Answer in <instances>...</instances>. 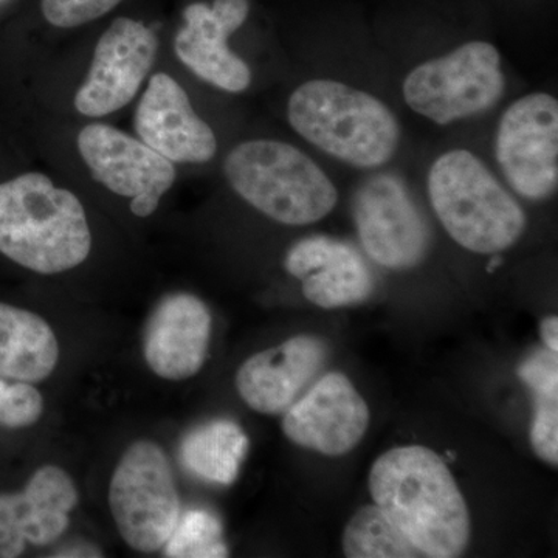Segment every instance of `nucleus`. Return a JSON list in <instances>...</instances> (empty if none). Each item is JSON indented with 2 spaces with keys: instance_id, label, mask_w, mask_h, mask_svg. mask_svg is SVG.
<instances>
[{
  "instance_id": "nucleus-26",
  "label": "nucleus",
  "mask_w": 558,
  "mask_h": 558,
  "mask_svg": "<svg viewBox=\"0 0 558 558\" xmlns=\"http://www.w3.org/2000/svg\"><path fill=\"white\" fill-rule=\"evenodd\" d=\"M519 376L534 395H558L557 352L548 348L534 352L521 363Z\"/></svg>"
},
{
  "instance_id": "nucleus-15",
  "label": "nucleus",
  "mask_w": 558,
  "mask_h": 558,
  "mask_svg": "<svg viewBox=\"0 0 558 558\" xmlns=\"http://www.w3.org/2000/svg\"><path fill=\"white\" fill-rule=\"evenodd\" d=\"M143 143L172 163H207L218 153V140L197 116L186 92L168 73H156L134 116Z\"/></svg>"
},
{
  "instance_id": "nucleus-10",
  "label": "nucleus",
  "mask_w": 558,
  "mask_h": 558,
  "mask_svg": "<svg viewBox=\"0 0 558 558\" xmlns=\"http://www.w3.org/2000/svg\"><path fill=\"white\" fill-rule=\"evenodd\" d=\"M354 219L363 248L385 269H413L427 256V220L396 175H374L360 186Z\"/></svg>"
},
{
  "instance_id": "nucleus-13",
  "label": "nucleus",
  "mask_w": 558,
  "mask_h": 558,
  "mask_svg": "<svg viewBox=\"0 0 558 558\" xmlns=\"http://www.w3.org/2000/svg\"><path fill=\"white\" fill-rule=\"evenodd\" d=\"M250 14V0H213L183 10V27L174 39L175 54L197 76L220 90L241 94L252 83L245 61L230 50L229 39Z\"/></svg>"
},
{
  "instance_id": "nucleus-3",
  "label": "nucleus",
  "mask_w": 558,
  "mask_h": 558,
  "mask_svg": "<svg viewBox=\"0 0 558 558\" xmlns=\"http://www.w3.org/2000/svg\"><path fill=\"white\" fill-rule=\"evenodd\" d=\"M288 119L301 137L360 170H376L399 148V120L368 92L333 80L301 84L289 98Z\"/></svg>"
},
{
  "instance_id": "nucleus-1",
  "label": "nucleus",
  "mask_w": 558,
  "mask_h": 558,
  "mask_svg": "<svg viewBox=\"0 0 558 558\" xmlns=\"http://www.w3.org/2000/svg\"><path fill=\"white\" fill-rule=\"evenodd\" d=\"M374 505L384 510L422 556L454 558L468 549L470 515L446 462L427 447H398L369 473Z\"/></svg>"
},
{
  "instance_id": "nucleus-14",
  "label": "nucleus",
  "mask_w": 558,
  "mask_h": 558,
  "mask_svg": "<svg viewBox=\"0 0 558 558\" xmlns=\"http://www.w3.org/2000/svg\"><path fill=\"white\" fill-rule=\"evenodd\" d=\"M78 498L72 476L58 465L36 470L20 494H0V558L20 557L27 543L57 542Z\"/></svg>"
},
{
  "instance_id": "nucleus-11",
  "label": "nucleus",
  "mask_w": 558,
  "mask_h": 558,
  "mask_svg": "<svg viewBox=\"0 0 558 558\" xmlns=\"http://www.w3.org/2000/svg\"><path fill=\"white\" fill-rule=\"evenodd\" d=\"M159 40L143 22L119 17L98 40L87 78L75 95L81 116H110L137 97L156 62Z\"/></svg>"
},
{
  "instance_id": "nucleus-29",
  "label": "nucleus",
  "mask_w": 558,
  "mask_h": 558,
  "mask_svg": "<svg viewBox=\"0 0 558 558\" xmlns=\"http://www.w3.org/2000/svg\"><path fill=\"white\" fill-rule=\"evenodd\" d=\"M499 264H501V258H495L494 260H492L490 266H488V271L494 270L495 267L499 266Z\"/></svg>"
},
{
  "instance_id": "nucleus-5",
  "label": "nucleus",
  "mask_w": 558,
  "mask_h": 558,
  "mask_svg": "<svg viewBox=\"0 0 558 558\" xmlns=\"http://www.w3.org/2000/svg\"><path fill=\"white\" fill-rule=\"evenodd\" d=\"M223 172L253 208L284 226H310L336 208L339 191L303 150L277 140H250L230 150Z\"/></svg>"
},
{
  "instance_id": "nucleus-4",
  "label": "nucleus",
  "mask_w": 558,
  "mask_h": 558,
  "mask_svg": "<svg viewBox=\"0 0 558 558\" xmlns=\"http://www.w3.org/2000/svg\"><path fill=\"white\" fill-rule=\"evenodd\" d=\"M428 196L451 240L481 255L512 247L526 230V215L490 170L465 149L436 159L428 172Z\"/></svg>"
},
{
  "instance_id": "nucleus-17",
  "label": "nucleus",
  "mask_w": 558,
  "mask_h": 558,
  "mask_svg": "<svg viewBox=\"0 0 558 558\" xmlns=\"http://www.w3.org/2000/svg\"><path fill=\"white\" fill-rule=\"evenodd\" d=\"M207 304L191 293H171L157 304L143 337V354L161 379L186 380L207 360L211 337Z\"/></svg>"
},
{
  "instance_id": "nucleus-21",
  "label": "nucleus",
  "mask_w": 558,
  "mask_h": 558,
  "mask_svg": "<svg viewBox=\"0 0 558 558\" xmlns=\"http://www.w3.org/2000/svg\"><path fill=\"white\" fill-rule=\"evenodd\" d=\"M343 553L349 558H414L421 550L376 505L363 506L343 532Z\"/></svg>"
},
{
  "instance_id": "nucleus-28",
  "label": "nucleus",
  "mask_w": 558,
  "mask_h": 558,
  "mask_svg": "<svg viewBox=\"0 0 558 558\" xmlns=\"http://www.w3.org/2000/svg\"><path fill=\"white\" fill-rule=\"evenodd\" d=\"M101 550L94 546H76V548L64 549L62 554H54V557H101Z\"/></svg>"
},
{
  "instance_id": "nucleus-19",
  "label": "nucleus",
  "mask_w": 558,
  "mask_h": 558,
  "mask_svg": "<svg viewBox=\"0 0 558 558\" xmlns=\"http://www.w3.org/2000/svg\"><path fill=\"white\" fill-rule=\"evenodd\" d=\"M60 344L49 323L0 303V377L39 384L57 368Z\"/></svg>"
},
{
  "instance_id": "nucleus-22",
  "label": "nucleus",
  "mask_w": 558,
  "mask_h": 558,
  "mask_svg": "<svg viewBox=\"0 0 558 558\" xmlns=\"http://www.w3.org/2000/svg\"><path fill=\"white\" fill-rule=\"evenodd\" d=\"M168 558H222L229 548L222 539V524L218 517L204 509L180 513L178 524L165 543Z\"/></svg>"
},
{
  "instance_id": "nucleus-7",
  "label": "nucleus",
  "mask_w": 558,
  "mask_h": 558,
  "mask_svg": "<svg viewBox=\"0 0 558 558\" xmlns=\"http://www.w3.org/2000/svg\"><path fill=\"white\" fill-rule=\"evenodd\" d=\"M109 506L132 549L163 548L182 512L174 472L159 444L142 439L124 451L110 480Z\"/></svg>"
},
{
  "instance_id": "nucleus-12",
  "label": "nucleus",
  "mask_w": 558,
  "mask_h": 558,
  "mask_svg": "<svg viewBox=\"0 0 558 558\" xmlns=\"http://www.w3.org/2000/svg\"><path fill=\"white\" fill-rule=\"evenodd\" d=\"M368 425V403L341 373L323 376L282 417V432L290 442L325 457L354 450Z\"/></svg>"
},
{
  "instance_id": "nucleus-9",
  "label": "nucleus",
  "mask_w": 558,
  "mask_h": 558,
  "mask_svg": "<svg viewBox=\"0 0 558 558\" xmlns=\"http://www.w3.org/2000/svg\"><path fill=\"white\" fill-rule=\"evenodd\" d=\"M76 143L92 178L112 193L130 197L131 211L138 218L156 213L178 178L167 157L108 124H89Z\"/></svg>"
},
{
  "instance_id": "nucleus-16",
  "label": "nucleus",
  "mask_w": 558,
  "mask_h": 558,
  "mask_svg": "<svg viewBox=\"0 0 558 558\" xmlns=\"http://www.w3.org/2000/svg\"><path fill=\"white\" fill-rule=\"evenodd\" d=\"M328 357L325 341L296 336L242 363L236 388L250 409L260 414H284L306 391Z\"/></svg>"
},
{
  "instance_id": "nucleus-18",
  "label": "nucleus",
  "mask_w": 558,
  "mask_h": 558,
  "mask_svg": "<svg viewBox=\"0 0 558 558\" xmlns=\"http://www.w3.org/2000/svg\"><path fill=\"white\" fill-rule=\"evenodd\" d=\"M286 270L303 281V293L323 310L357 306L369 299L374 278L362 255L328 236L301 240L289 250Z\"/></svg>"
},
{
  "instance_id": "nucleus-2",
  "label": "nucleus",
  "mask_w": 558,
  "mask_h": 558,
  "mask_svg": "<svg viewBox=\"0 0 558 558\" xmlns=\"http://www.w3.org/2000/svg\"><path fill=\"white\" fill-rule=\"evenodd\" d=\"M86 209L43 172L0 183V253L24 269L57 275L90 255Z\"/></svg>"
},
{
  "instance_id": "nucleus-6",
  "label": "nucleus",
  "mask_w": 558,
  "mask_h": 558,
  "mask_svg": "<svg viewBox=\"0 0 558 558\" xmlns=\"http://www.w3.org/2000/svg\"><path fill=\"white\" fill-rule=\"evenodd\" d=\"M501 54L486 40H470L446 57L424 62L403 81V97L439 126L494 108L505 95Z\"/></svg>"
},
{
  "instance_id": "nucleus-8",
  "label": "nucleus",
  "mask_w": 558,
  "mask_h": 558,
  "mask_svg": "<svg viewBox=\"0 0 558 558\" xmlns=\"http://www.w3.org/2000/svg\"><path fill=\"white\" fill-rule=\"evenodd\" d=\"M495 156L510 189L529 201H545L558 186V102L535 92L499 120Z\"/></svg>"
},
{
  "instance_id": "nucleus-24",
  "label": "nucleus",
  "mask_w": 558,
  "mask_h": 558,
  "mask_svg": "<svg viewBox=\"0 0 558 558\" xmlns=\"http://www.w3.org/2000/svg\"><path fill=\"white\" fill-rule=\"evenodd\" d=\"M123 0H40V10L50 25L75 28L100 20Z\"/></svg>"
},
{
  "instance_id": "nucleus-20",
  "label": "nucleus",
  "mask_w": 558,
  "mask_h": 558,
  "mask_svg": "<svg viewBox=\"0 0 558 558\" xmlns=\"http://www.w3.org/2000/svg\"><path fill=\"white\" fill-rule=\"evenodd\" d=\"M248 438L229 418H216L191 429L180 444V461L189 472L208 483L230 486L240 476Z\"/></svg>"
},
{
  "instance_id": "nucleus-23",
  "label": "nucleus",
  "mask_w": 558,
  "mask_h": 558,
  "mask_svg": "<svg viewBox=\"0 0 558 558\" xmlns=\"http://www.w3.org/2000/svg\"><path fill=\"white\" fill-rule=\"evenodd\" d=\"M43 413V395L33 384L0 377V425L9 428L31 427Z\"/></svg>"
},
{
  "instance_id": "nucleus-25",
  "label": "nucleus",
  "mask_w": 558,
  "mask_h": 558,
  "mask_svg": "<svg viewBox=\"0 0 558 558\" xmlns=\"http://www.w3.org/2000/svg\"><path fill=\"white\" fill-rule=\"evenodd\" d=\"M531 444L538 458L558 464V395H535Z\"/></svg>"
},
{
  "instance_id": "nucleus-27",
  "label": "nucleus",
  "mask_w": 558,
  "mask_h": 558,
  "mask_svg": "<svg viewBox=\"0 0 558 558\" xmlns=\"http://www.w3.org/2000/svg\"><path fill=\"white\" fill-rule=\"evenodd\" d=\"M539 332H542V339L545 340L546 348L549 351L558 352V318L548 317L543 319Z\"/></svg>"
}]
</instances>
